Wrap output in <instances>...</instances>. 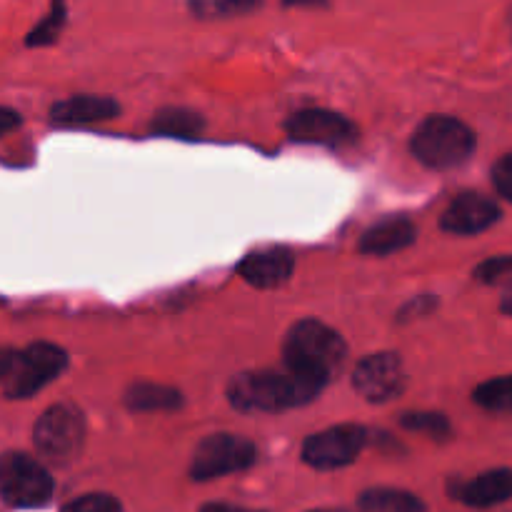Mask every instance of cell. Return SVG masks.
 <instances>
[{"mask_svg":"<svg viewBox=\"0 0 512 512\" xmlns=\"http://www.w3.org/2000/svg\"><path fill=\"white\" fill-rule=\"evenodd\" d=\"M65 15H68V10H65V0H53V3H50V10L45 13V18L30 30L25 43H28L30 48H45V45H53L55 40H58L60 30H63Z\"/></svg>","mask_w":512,"mask_h":512,"instance_id":"obj_22","label":"cell"},{"mask_svg":"<svg viewBox=\"0 0 512 512\" xmlns=\"http://www.w3.org/2000/svg\"><path fill=\"white\" fill-rule=\"evenodd\" d=\"M15 128H20V115L13 108H3L0 105V135L10 133Z\"/></svg>","mask_w":512,"mask_h":512,"instance_id":"obj_27","label":"cell"},{"mask_svg":"<svg viewBox=\"0 0 512 512\" xmlns=\"http://www.w3.org/2000/svg\"><path fill=\"white\" fill-rule=\"evenodd\" d=\"M13 353H15V350L0 348V383H3V378L8 375L10 363H13Z\"/></svg>","mask_w":512,"mask_h":512,"instance_id":"obj_28","label":"cell"},{"mask_svg":"<svg viewBox=\"0 0 512 512\" xmlns=\"http://www.w3.org/2000/svg\"><path fill=\"white\" fill-rule=\"evenodd\" d=\"M120 115V105L108 95H70V98L58 100L50 108V120L58 125H90L113 120Z\"/></svg>","mask_w":512,"mask_h":512,"instance_id":"obj_13","label":"cell"},{"mask_svg":"<svg viewBox=\"0 0 512 512\" xmlns=\"http://www.w3.org/2000/svg\"><path fill=\"white\" fill-rule=\"evenodd\" d=\"M68 368V353L53 343H33L15 350L8 375L3 378V390L8 398L25 400L53 383Z\"/></svg>","mask_w":512,"mask_h":512,"instance_id":"obj_4","label":"cell"},{"mask_svg":"<svg viewBox=\"0 0 512 512\" xmlns=\"http://www.w3.org/2000/svg\"><path fill=\"white\" fill-rule=\"evenodd\" d=\"M295 260L285 248L253 250L238 263V275L258 290L283 288L293 278Z\"/></svg>","mask_w":512,"mask_h":512,"instance_id":"obj_12","label":"cell"},{"mask_svg":"<svg viewBox=\"0 0 512 512\" xmlns=\"http://www.w3.org/2000/svg\"><path fill=\"white\" fill-rule=\"evenodd\" d=\"M403 358L398 353H375L360 360L353 370V388L368 403H390L405 390Z\"/></svg>","mask_w":512,"mask_h":512,"instance_id":"obj_10","label":"cell"},{"mask_svg":"<svg viewBox=\"0 0 512 512\" xmlns=\"http://www.w3.org/2000/svg\"><path fill=\"white\" fill-rule=\"evenodd\" d=\"M55 493L53 475L25 453L0 455V498L13 508H43Z\"/></svg>","mask_w":512,"mask_h":512,"instance_id":"obj_5","label":"cell"},{"mask_svg":"<svg viewBox=\"0 0 512 512\" xmlns=\"http://www.w3.org/2000/svg\"><path fill=\"white\" fill-rule=\"evenodd\" d=\"M63 512H123L118 498L105 493H88L83 498H75L73 503H68Z\"/></svg>","mask_w":512,"mask_h":512,"instance_id":"obj_23","label":"cell"},{"mask_svg":"<svg viewBox=\"0 0 512 512\" xmlns=\"http://www.w3.org/2000/svg\"><path fill=\"white\" fill-rule=\"evenodd\" d=\"M473 400L488 413H510L512 405V383L510 375H500V378L485 380L475 388Z\"/></svg>","mask_w":512,"mask_h":512,"instance_id":"obj_20","label":"cell"},{"mask_svg":"<svg viewBox=\"0 0 512 512\" xmlns=\"http://www.w3.org/2000/svg\"><path fill=\"white\" fill-rule=\"evenodd\" d=\"M510 255H495V258L485 260L475 268V278L485 285H495L510 275Z\"/></svg>","mask_w":512,"mask_h":512,"instance_id":"obj_24","label":"cell"},{"mask_svg":"<svg viewBox=\"0 0 512 512\" xmlns=\"http://www.w3.org/2000/svg\"><path fill=\"white\" fill-rule=\"evenodd\" d=\"M38 453L50 463H70L78 458L85 443V418L75 405H53L38 418L33 428Z\"/></svg>","mask_w":512,"mask_h":512,"instance_id":"obj_6","label":"cell"},{"mask_svg":"<svg viewBox=\"0 0 512 512\" xmlns=\"http://www.w3.org/2000/svg\"><path fill=\"white\" fill-rule=\"evenodd\" d=\"M493 183H495V190H498L500 198L503 200L512 198V155L510 153H505L503 158L495 163Z\"/></svg>","mask_w":512,"mask_h":512,"instance_id":"obj_25","label":"cell"},{"mask_svg":"<svg viewBox=\"0 0 512 512\" xmlns=\"http://www.w3.org/2000/svg\"><path fill=\"white\" fill-rule=\"evenodd\" d=\"M415 233L418 230H415L413 220L405 218V215H390V218L378 220V223L365 230L358 248L363 255L385 258V255L400 253L408 245H413Z\"/></svg>","mask_w":512,"mask_h":512,"instance_id":"obj_14","label":"cell"},{"mask_svg":"<svg viewBox=\"0 0 512 512\" xmlns=\"http://www.w3.org/2000/svg\"><path fill=\"white\" fill-rule=\"evenodd\" d=\"M200 512H253V510H245L238 508V505H225V503H208Z\"/></svg>","mask_w":512,"mask_h":512,"instance_id":"obj_29","label":"cell"},{"mask_svg":"<svg viewBox=\"0 0 512 512\" xmlns=\"http://www.w3.org/2000/svg\"><path fill=\"white\" fill-rule=\"evenodd\" d=\"M258 458V450L250 440L240 435L218 433L208 435L203 443L195 448L193 463H190V478L205 483V480H218L225 475H235L248 470Z\"/></svg>","mask_w":512,"mask_h":512,"instance_id":"obj_7","label":"cell"},{"mask_svg":"<svg viewBox=\"0 0 512 512\" xmlns=\"http://www.w3.org/2000/svg\"><path fill=\"white\" fill-rule=\"evenodd\" d=\"M368 445V430L363 425L343 423L310 435L303 443V463L313 470H340L358 460Z\"/></svg>","mask_w":512,"mask_h":512,"instance_id":"obj_8","label":"cell"},{"mask_svg":"<svg viewBox=\"0 0 512 512\" xmlns=\"http://www.w3.org/2000/svg\"><path fill=\"white\" fill-rule=\"evenodd\" d=\"M435 308V298L433 295H418L415 300H410L403 310H400V320H413V318H423V315H430Z\"/></svg>","mask_w":512,"mask_h":512,"instance_id":"obj_26","label":"cell"},{"mask_svg":"<svg viewBox=\"0 0 512 512\" xmlns=\"http://www.w3.org/2000/svg\"><path fill=\"white\" fill-rule=\"evenodd\" d=\"M328 0H285V5H303V8H315V5H325Z\"/></svg>","mask_w":512,"mask_h":512,"instance_id":"obj_30","label":"cell"},{"mask_svg":"<svg viewBox=\"0 0 512 512\" xmlns=\"http://www.w3.org/2000/svg\"><path fill=\"white\" fill-rule=\"evenodd\" d=\"M308 512H353V510H345V508H318V510H308Z\"/></svg>","mask_w":512,"mask_h":512,"instance_id":"obj_31","label":"cell"},{"mask_svg":"<svg viewBox=\"0 0 512 512\" xmlns=\"http://www.w3.org/2000/svg\"><path fill=\"white\" fill-rule=\"evenodd\" d=\"M203 125L205 120L200 118V113L190 108H165L153 120L155 133L170 135V138H195Z\"/></svg>","mask_w":512,"mask_h":512,"instance_id":"obj_18","label":"cell"},{"mask_svg":"<svg viewBox=\"0 0 512 512\" xmlns=\"http://www.w3.org/2000/svg\"><path fill=\"white\" fill-rule=\"evenodd\" d=\"M363 512H425L423 500L408 490L398 488H370L358 498Z\"/></svg>","mask_w":512,"mask_h":512,"instance_id":"obj_17","label":"cell"},{"mask_svg":"<svg viewBox=\"0 0 512 512\" xmlns=\"http://www.w3.org/2000/svg\"><path fill=\"white\" fill-rule=\"evenodd\" d=\"M323 388L320 380L283 365L280 370L260 368L235 375L228 385V400L243 413H283L315 400Z\"/></svg>","mask_w":512,"mask_h":512,"instance_id":"obj_1","label":"cell"},{"mask_svg":"<svg viewBox=\"0 0 512 512\" xmlns=\"http://www.w3.org/2000/svg\"><path fill=\"white\" fill-rule=\"evenodd\" d=\"M263 0H190V10L203 20H223L235 15L253 13Z\"/></svg>","mask_w":512,"mask_h":512,"instance_id":"obj_21","label":"cell"},{"mask_svg":"<svg viewBox=\"0 0 512 512\" xmlns=\"http://www.w3.org/2000/svg\"><path fill=\"white\" fill-rule=\"evenodd\" d=\"M473 128L453 115H428L410 138V153L433 170H450L468 163L475 153Z\"/></svg>","mask_w":512,"mask_h":512,"instance_id":"obj_3","label":"cell"},{"mask_svg":"<svg viewBox=\"0 0 512 512\" xmlns=\"http://www.w3.org/2000/svg\"><path fill=\"white\" fill-rule=\"evenodd\" d=\"M405 430L410 433L425 435V438L435 440V443H445L453 435V425L445 418L443 413H433V410H413V413H405L400 418Z\"/></svg>","mask_w":512,"mask_h":512,"instance_id":"obj_19","label":"cell"},{"mask_svg":"<svg viewBox=\"0 0 512 512\" xmlns=\"http://www.w3.org/2000/svg\"><path fill=\"white\" fill-rule=\"evenodd\" d=\"M125 405L135 413H170L183 405L178 388L160 383H135L125 390Z\"/></svg>","mask_w":512,"mask_h":512,"instance_id":"obj_16","label":"cell"},{"mask_svg":"<svg viewBox=\"0 0 512 512\" xmlns=\"http://www.w3.org/2000/svg\"><path fill=\"white\" fill-rule=\"evenodd\" d=\"M450 495L465 503L468 508H493L505 503L512 495V475L510 468H495L488 473H480L478 478L458 483L450 488Z\"/></svg>","mask_w":512,"mask_h":512,"instance_id":"obj_15","label":"cell"},{"mask_svg":"<svg viewBox=\"0 0 512 512\" xmlns=\"http://www.w3.org/2000/svg\"><path fill=\"white\" fill-rule=\"evenodd\" d=\"M348 345L343 335L320 320H300L290 328L283 348V365L328 385L345 363Z\"/></svg>","mask_w":512,"mask_h":512,"instance_id":"obj_2","label":"cell"},{"mask_svg":"<svg viewBox=\"0 0 512 512\" xmlns=\"http://www.w3.org/2000/svg\"><path fill=\"white\" fill-rule=\"evenodd\" d=\"M285 133L295 143L340 148V145H348L358 138V125L338 110L305 108L290 115L288 123H285Z\"/></svg>","mask_w":512,"mask_h":512,"instance_id":"obj_9","label":"cell"},{"mask_svg":"<svg viewBox=\"0 0 512 512\" xmlns=\"http://www.w3.org/2000/svg\"><path fill=\"white\" fill-rule=\"evenodd\" d=\"M500 220V208L493 198L480 193H460L445 208L440 225L450 235H478Z\"/></svg>","mask_w":512,"mask_h":512,"instance_id":"obj_11","label":"cell"}]
</instances>
